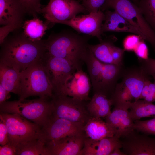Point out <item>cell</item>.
<instances>
[{"instance_id": "1", "label": "cell", "mask_w": 155, "mask_h": 155, "mask_svg": "<svg viewBox=\"0 0 155 155\" xmlns=\"http://www.w3.org/2000/svg\"><path fill=\"white\" fill-rule=\"evenodd\" d=\"M18 30L8 36L0 44V63L20 72L43 59L47 52L45 40L33 41Z\"/></svg>"}, {"instance_id": "2", "label": "cell", "mask_w": 155, "mask_h": 155, "mask_svg": "<svg viewBox=\"0 0 155 155\" xmlns=\"http://www.w3.org/2000/svg\"><path fill=\"white\" fill-rule=\"evenodd\" d=\"M91 36H82L68 30L52 33L45 40L47 53L66 59L78 68H82L83 59L89 49Z\"/></svg>"}, {"instance_id": "3", "label": "cell", "mask_w": 155, "mask_h": 155, "mask_svg": "<svg viewBox=\"0 0 155 155\" xmlns=\"http://www.w3.org/2000/svg\"><path fill=\"white\" fill-rule=\"evenodd\" d=\"M151 78L140 65L126 68L110 98L114 108L129 110L131 104L140 99L145 82Z\"/></svg>"}, {"instance_id": "4", "label": "cell", "mask_w": 155, "mask_h": 155, "mask_svg": "<svg viewBox=\"0 0 155 155\" xmlns=\"http://www.w3.org/2000/svg\"><path fill=\"white\" fill-rule=\"evenodd\" d=\"M44 58L33 63L20 72L19 99L33 96L52 98L53 88L45 69Z\"/></svg>"}, {"instance_id": "5", "label": "cell", "mask_w": 155, "mask_h": 155, "mask_svg": "<svg viewBox=\"0 0 155 155\" xmlns=\"http://www.w3.org/2000/svg\"><path fill=\"white\" fill-rule=\"evenodd\" d=\"M0 113L18 115L32 121L41 128L52 115L51 98L5 101L0 104Z\"/></svg>"}, {"instance_id": "6", "label": "cell", "mask_w": 155, "mask_h": 155, "mask_svg": "<svg viewBox=\"0 0 155 155\" xmlns=\"http://www.w3.org/2000/svg\"><path fill=\"white\" fill-rule=\"evenodd\" d=\"M101 11L114 9L142 34L155 51V32L147 22L138 6L130 0H106Z\"/></svg>"}, {"instance_id": "7", "label": "cell", "mask_w": 155, "mask_h": 155, "mask_svg": "<svg viewBox=\"0 0 155 155\" xmlns=\"http://www.w3.org/2000/svg\"><path fill=\"white\" fill-rule=\"evenodd\" d=\"M52 115L84 125L91 117L85 101L65 95L53 94Z\"/></svg>"}, {"instance_id": "8", "label": "cell", "mask_w": 155, "mask_h": 155, "mask_svg": "<svg viewBox=\"0 0 155 155\" xmlns=\"http://www.w3.org/2000/svg\"><path fill=\"white\" fill-rule=\"evenodd\" d=\"M0 119L7 127L8 143L15 147L19 143L40 136L41 127L18 115L0 113Z\"/></svg>"}, {"instance_id": "9", "label": "cell", "mask_w": 155, "mask_h": 155, "mask_svg": "<svg viewBox=\"0 0 155 155\" xmlns=\"http://www.w3.org/2000/svg\"><path fill=\"white\" fill-rule=\"evenodd\" d=\"M26 13L18 0H0V43L9 33L22 28Z\"/></svg>"}, {"instance_id": "10", "label": "cell", "mask_w": 155, "mask_h": 155, "mask_svg": "<svg viewBox=\"0 0 155 155\" xmlns=\"http://www.w3.org/2000/svg\"><path fill=\"white\" fill-rule=\"evenodd\" d=\"M88 12L80 1L76 0H50L41 11L49 25L69 20L80 13Z\"/></svg>"}, {"instance_id": "11", "label": "cell", "mask_w": 155, "mask_h": 155, "mask_svg": "<svg viewBox=\"0 0 155 155\" xmlns=\"http://www.w3.org/2000/svg\"><path fill=\"white\" fill-rule=\"evenodd\" d=\"M44 62L53 86V94L58 93L71 75L77 69L81 68L66 59L51 56L47 53Z\"/></svg>"}, {"instance_id": "12", "label": "cell", "mask_w": 155, "mask_h": 155, "mask_svg": "<svg viewBox=\"0 0 155 155\" xmlns=\"http://www.w3.org/2000/svg\"><path fill=\"white\" fill-rule=\"evenodd\" d=\"M105 17L104 13L99 9L97 12L76 16L69 20L59 21L56 23L69 26L79 33L96 37L100 42L103 40L101 35L103 33L101 27Z\"/></svg>"}, {"instance_id": "13", "label": "cell", "mask_w": 155, "mask_h": 155, "mask_svg": "<svg viewBox=\"0 0 155 155\" xmlns=\"http://www.w3.org/2000/svg\"><path fill=\"white\" fill-rule=\"evenodd\" d=\"M84 126L52 115L41 128L40 137L46 143L67 136L84 133Z\"/></svg>"}, {"instance_id": "14", "label": "cell", "mask_w": 155, "mask_h": 155, "mask_svg": "<svg viewBox=\"0 0 155 155\" xmlns=\"http://www.w3.org/2000/svg\"><path fill=\"white\" fill-rule=\"evenodd\" d=\"M92 87L89 76L82 68L76 69L69 76L57 93L53 94L68 96L80 100L90 101L89 93Z\"/></svg>"}, {"instance_id": "15", "label": "cell", "mask_w": 155, "mask_h": 155, "mask_svg": "<svg viewBox=\"0 0 155 155\" xmlns=\"http://www.w3.org/2000/svg\"><path fill=\"white\" fill-rule=\"evenodd\" d=\"M120 139L126 155H155V138L134 130Z\"/></svg>"}, {"instance_id": "16", "label": "cell", "mask_w": 155, "mask_h": 155, "mask_svg": "<svg viewBox=\"0 0 155 155\" xmlns=\"http://www.w3.org/2000/svg\"><path fill=\"white\" fill-rule=\"evenodd\" d=\"M85 139L84 133L67 136L47 142L50 155H81Z\"/></svg>"}, {"instance_id": "17", "label": "cell", "mask_w": 155, "mask_h": 155, "mask_svg": "<svg viewBox=\"0 0 155 155\" xmlns=\"http://www.w3.org/2000/svg\"><path fill=\"white\" fill-rule=\"evenodd\" d=\"M105 121L113 130L114 135L123 137L135 130L134 121L128 110L114 108L105 117Z\"/></svg>"}, {"instance_id": "18", "label": "cell", "mask_w": 155, "mask_h": 155, "mask_svg": "<svg viewBox=\"0 0 155 155\" xmlns=\"http://www.w3.org/2000/svg\"><path fill=\"white\" fill-rule=\"evenodd\" d=\"M125 68L123 65L102 63L99 93L111 98L113 94L118 80L122 78Z\"/></svg>"}, {"instance_id": "19", "label": "cell", "mask_w": 155, "mask_h": 155, "mask_svg": "<svg viewBox=\"0 0 155 155\" xmlns=\"http://www.w3.org/2000/svg\"><path fill=\"white\" fill-rule=\"evenodd\" d=\"M120 138L116 135L94 140L85 138L81 155H110L116 148H122Z\"/></svg>"}, {"instance_id": "20", "label": "cell", "mask_w": 155, "mask_h": 155, "mask_svg": "<svg viewBox=\"0 0 155 155\" xmlns=\"http://www.w3.org/2000/svg\"><path fill=\"white\" fill-rule=\"evenodd\" d=\"M104 14L105 22L101 27L103 33L107 32H129L140 35L144 39L139 30L115 11L107 10Z\"/></svg>"}, {"instance_id": "21", "label": "cell", "mask_w": 155, "mask_h": 155, "mask_svg": "<svg viewBox=\"0 0 155 155\" xmlns=\"http://www.w3.org/2000/svg\"><path fill=\"white\" fill-rule=\"evenodd\" d=\"M84 132L85 138L94 140L114 135L113 130L102 118L91 116L84 125Z\"/></svg>"}, {"instance_id": "22", "label": "cell", "mask_w": 155, "mask_h": 155, "mask_svg": "<svg viewBox=\"0 0 155 155\" xmlns=\"http://www.w3.org/2000/svg\"><path fill=\"white\" fill-rule=\"evenodd\" d=\"M112 105L110 98L103 94L98 93L93 94L87 106L91 117L102 118L105 117L111 113V107Z\"/></svg>"}, {"instance_id": "23", "label": "cell", "mask_w": 155, "mask_h": 155, "mask_svg": "<svg viewBox=\"0 0 155 155\" xmlns=\"http://www.w3.org/2000/svg\"><path fill=\"white\" fill-rule=\"evenodd\" d=\"M20 72L14 68L0 63V84L9 92L19 95Z\"/></svg>"}, {"instance_id": "24", "label": "cell", "mask_w": 155, "mask_h": 155, "mask_svg": "<svg viewBox=\"0 0 155 155\" xmlns=\"http://www.w3.org/2000/svg\"><path fill=\"white\" fill-rule=\"evenodd\" d=\"M115 40L110 37L102 40L99 44H88V47L94 56L102 63L115 64L113 57V50Z\"/></svg>"}, {"instance_id": "25", "label": "cell", "mask_w": 155, "mask_h": 155, "mask_svg": "<svg viewBox=\"0 0 155 155\" xmlns=\"http://www.w3.org/2000/svg\"><path fill=\"white\" fill-rule=\"evenodd\" d=\"M86 66L90 78L93 94L99 93L102 63L98 60L89 50L83 59Z\"/></svg>"}, {"instance_id": "26", "label": "cell", "mask_w": 155, "mask_h": 155, "mask_svg": "<svg viewBox=\"0 0 155 155\" xmlns=\"http://www.w3.org/2000/svg\"><path fill=\"white\" fill-rule=\"evenodd\" d=\"M16 148V155H50L46 142L40 136L19 143Z\"/></svg>"}, {"instance_id": "27", "label": "cell", "mask_w": 155, "mask_h": 155, "mask_svg": "<svg viewBox=\"0 0 155 155\" xmlns=\"http://www.w3.org/2000/svg\"><path fill=\"white\" fill-rule=\"evenodd\" d=\"M49 26L47 22L44 23L36 17L25 21L22 28L24 34L27 37L31 40L36 41L42 40L41 38Z\"/></svg>"}, {"instance_id": "28", "label": "cell", "mask_w": 155, "mask_h": 155, "mask_svg": "<svg viewBox=\"0 0 155 155\" xmlns=\"http://www.w3.org/2000/svg\"><path fill=\"white\" fill-rule=\"evenodd\" d=\"M129 109L134 121L143 117H155V105L144 100L139 99L132 103Z\"/></svg>"}, {"instance_id": "29", "label": "cell", "mask_w": 155, "mask_h": 155, "mask_svg": "<svg viewBox=\"0 0 155 155\" xmlns=\"http://www.w3.org/2000/svg\"><path fill=\"white\" fill-rule=\"evenodd\" d=\"M137 6L147 22L155 32V0H140Z\"/></svg>"}, {"instance_id": "30", "label": "cell", "mask_w": 155, "mask_h": 155, "mask_svg": "<svg viewBox=\"0 0 155 155\" xmlns=\"http://www.w3.org/2000/svg\"><path fill=\"white\" fill-rule=\"evenodd\" d=\"M135 130L147 135H155V117L151 119L134 121Z\"/></svg>"}, {"instance_id": "31", "label": "cell", "mask_w": 155, "mask_h": 155, "mask_svg": "<svg viewBox=\"0 0 155 155\" xmlns=\"http://www.w3.org/2000/svg\"><path fill=\"white\" fill-rule=\"evenodd\" d=\"M21 4L26 13L32 16L34 18L37 17L38 15L41 13L42 6L40 4L41 0H18Z\"/></svg>"}, {"instance_id": "32", "label": "cell", "mask_w": 155, "mask_h": 155, "mask_svg": "<svg viewBox=\"0 0 155 155\" xmlns=\"http://www.w3.org/2000/svg\"><path fill=\"white\" fill-rule=\"evenodd\" d=\"M140 99L148 102H155V81L152 82L150 80L145 82L142 90Z\"/></svg>"}, {"instance_id": "33", "label": "cell", "mask_w": 155, "mask_h": 155, "mask_svg": "<svg viewBox=\"0 0 155 155\" xmlns=\"http://www.w3.org/2000/svg\"><path fill=\"white\" fill-rule=\"evenodd\" d=\"M138 60L139 65L147 74L151 76L155 81V59L149 57L146 59Z\"/></svg>"}, {"instance_id": "34", "label": "cell", "mask_w": 155, "mask_h": 155, "mask_svg": "<svg viewBox=\"0 0 155 155\" xmlns=\"http://www.w3.org/2000/svg\"><path fill=\"white\" fill-rule=\"evenodd\" d=\"M143 39L140 35L136 34L129 35L124 39L123 42L125 51H133L140 40Z\"/></svg>"}, {"instance_id": "35", "label": "cell", "mask_w": 155, "mask_h": 155, "mask_svg": "<svg viewBox=\"0 0 155 155\" xmlns=\"http://www.w3.org/2000/svg\"><path fill=\"white\" fill-rule=\"evenodd\" d=\"M82 4L89 13L97 12L106 0H81Z\"/></svg>"}, {"instance_id": "36", "label": "cell", "mask_w": 155, "mask_h": 155, "mask_svg": "<svg viewBox=\"0 0 155 155\" xmlns=\"http://www.w3.org/2000/svg\"><path fill=\"white\" fill-rule=\"evenodd\" d=\"M144 40L143 39L140 40L133 51L138 59H146L149 58L148 50L147 46Z\"/></svg>"}, {"instance_id": "37", "label": "cell", "mask_w": 155, "mask_h": 155, "mask_svg": "<svg viewBox=\"0 0 155 155\" xmlns=\"http://www.w3.org/2000/svg\"><path fill=\"white\" fill-rule=\"evenodd\" d=\"M8 134L6 126L1 120L0 121V144L3 146L9 142Z\"/></svg>"}, {"instance_id": "38", "label": "cell", "mask_w": 155, "mask_h": 155, "mask_svg": "<svg viewBox=\"0 0 155 155\" xmlns=\"http://www.w3.org/2000/svg\"><path fill=\"white\" fill-rule=\"evenodd\" d=\"M0 155H16V147L9 143L0 146Z\"/></svg>"}, {"instance_id": "39", "label": "cell", "mask_w": 155, "mask_h": 155, "mask_svg": "<svg viewBox=\"0 0 155 155\" xmlns=\"http://www.w3.org/2000/svg\"><path fill=\"white\" fill-rule=\"evenodd\" d=\"M9 93L0 84V104L6 101L9 96Z\"/></svg>"}, {"instance_id": "40", "label": "cell", "mask_w": 155, "mask_h": 155, "mask_svg": "<svg viewBox=\"0 0 155 155\" xmlns=\"http://www.w3.org/2000/svg\"><path fill=\"white\" fill-rule=\"evenodd\" d=\"M119 148H116L110 155H126L122 151L120 150Z\"/></svg>"}, {"instance_id": "41", "label": "cell", "mask_w": 155, "mask_h": 155, "mask_svg": "<svg viewBox=\"0 0 155 155\" xmlns=\"http://www.w3.org/2000/svg\"><path fill=\"white\" fill-rule=\"evenodd\" d=\"M134 2V3L135 4L137 5L138 3L140 1V0H132Z\"/></svg>"}]
</instances>
